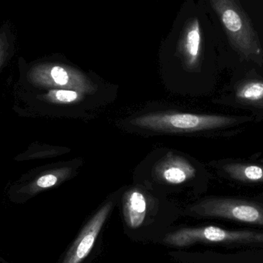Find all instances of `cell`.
I'll list each match as a JSON object with an SVG mask.
<instances>
[{
    "label": "cell",
    "mask_w": 263,
    "mask_h": 263,
    "mask_svg": "<svg viewBox=\"0 0 263 263\" xmlns=\"http://www.w3.org/2000/svg\"><path fill=\"white\" fill-rule=\"evenodd\" d=\"M111 208L112 203L108 202L96 213L74 242L63 263H80L89 254Z\"/></svg>",
    "instance_id": "obj_5"
},
{
    "label": "cell",
    "mask_w": 263,
    "mask_h": 263,
    "mask_svg": "<svg viewBox=\"0 0 263 263\" xmlns=\"http://www.w3.org/2000/svg\"><path fill=\"white\" fill-rule=\"evenodd\" d=\"M86 94L73 89H51L43 98L49 103L70 104L82 101Z\"/></svg>",
    "instance_id": "obj_10"
},
{
    "label": "cell",
    "mask_w": 263,
    "mask_h": 263,
    "mask_svg": "<svg viewBox=\"0 0 263 263\" xmlns=\"http://www.w3.org/2000/svg\"><path fill=\"white\" fill-rule=\"evenodd\" d=\"M0 263H7V262L2 256H0Z\"/></svg>",
    "instance_id": "obj_14"
},
{
    "label": "cell",
    "mask_w": 263,
    "mask_h": 263,
    "mask_svg": "<svg viewBox=\"0 0 263 263\" xmlns=\"http://www.w3.org/2000/svg\"><path fill=\"white\" fill-rule=\"evenodd\" d=\"M193 214L263 227V205L233 198H211L192 207Z\"/></svg>",
    "instance_id": "obj_4"
},
{
    "label": "cell",
    "mask_w": 263,
    "mask_h": 263,
    "mask_svg": "<svg viewBox=\"0 0 263 263\" xmlns=\"http://www.w3.org/2000/svg\"><path fill=\"white\" fill-rule=\"evenodd\" d=\"M155 174L165 183L178 185L193 179L196 175V168L184 158L170 154L157 164Z\"/></svg>",
    "instance_id": "obj_6"
},
{
    "label": "cell",
    "mask_w": 263,
    "mask_h": 263,
    "mask_svg": "<svg viewBox=\"0 0 263 263\" xmlns=\"http://www.w3.org/2000/svg\"><path fill=\"white\" fill-rule=\"evenodd\" d=\"M236 97L242 101L258 102L263 100V82L258 80L247 82L236 92Z\"/></svg>",
    "instance_id": "obj_11"
},
{
    "label": "cell",
    "mask_w": 263,
    "mask_h": 263,
    "mask_svg": "<svg viewBox=\"0 0 263 263\" xmlns=\"http://www.w3.org/2000/svg\"><path fill=\"white\" fill-rule=\"evenodd\" d=\"M165 242L177 247H185L196 242L225 245H259L263 244V233L250 230H228L210 226L179 230L167 236Z\"/></svg>",
    "instance_id": "obj_3"
},
{
    "label": "cell",
    "mask_w": 263,
    "mask_h": 263,
    "mask_svg": "<svg viewBox=\"0 0 263 263\" xmlns=\"http://www.w3.org/2000/svg\"><path fill=\"white\" fill-rule=\"evenodd\" d=\"M28 80L35 86L50 89H73L92 93L97 86L81 71L63 63H41L28 72Z\"/></svg>",
    "instance_id": "obj_2"
},
{
    "label": "cell",
    "mask_w": 263,
    "mask_h": 263,
    "mask_svg": "<svg viewBox=\"0 0 263 263\" xmlns=\"http://www.w3.org/2000/svg\"><path fill=\"white\" fill-rule=\"evenodd\" d=\"M238 121L237 119L224 116L162 112L141 116L134 119L132 123L153 131L192 133L226 127Z\"/></svg>",
    "instance_id": "obj_1"
},
{
    "label": "cell",
    "mask_w": 263,
    "mask_h": 263,
    "mask_svg": "<svg viewBox=\"0 0 263 263\" xmlns=\"http://www.w3.org/2000/svg\"><path fill=\"white\" fill-rule=\"evenodd\" d=\"M9 48V37L6 30L0 32V67L6 60Z\"/></svg>",
    "instance_id": "obj_13"
},
{
    "label": "cell",
    "mask_w": 263,
    "mask_h": 263,
    "mask_svg": "<svg viewBox=\"0 0 263 263\" xmlns=\"http://www.w3.org/2000/svg\"><path fill=\"white\" fill-rule=\"evenodd\" d=\"M222 20L226 27L232 32H237L242 27L240 17L235 11L226 10L222 13Z\"/></svg>",
    "instance_id": "obj_12"
},
{
    "label": "cell",
    "mask_w": 263,
    "mask_h": 263,
    "mask_svg": "<svg viewBox=\"0 0 263 263\" xmlns=\"http://www.w3.org/2000/svg\"><path fill=\"white\" fill-rule=\"evenodd\" d=\"M71 174L70 168H61L52 170L40 176L32 185L26 188V193L29 194H35L41 190L55 186L60 182L67 179Z\"/></svg>",
    "instance_id": "obj_9"
},
{
    "label": "cell",
    "mask_w": 263,
    "mask_h": 263,
    "mask_svg": "<svg viewBox=\"0 0 263 263\" xmlns=\"http://www.w3.org/2000/svg\"><path fill=\"white\" fill-rule=\"evenodd\" d=\"M229 176L244 182H263V165L250 163H230L224 166Z\"/></svg>",
    "instance_id": "obj_8"
},
{
    "label": "cell",
    "mask_w": 263,
    "mask_h": 263,
    "mask_svg": "<svg viewBox=\"0 0 263 263\" xmlns=\"http://www.w3.org/2000/svg\"><path fill=\"white\" fill-rule=\"evenodd\" d=\"M125 219L133 229L139 228L146 214V200L145 196L137 190L128 192L123 202Z\"/></svg>",
    "instance_id": "obj_7"
}]
</instances>
